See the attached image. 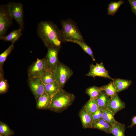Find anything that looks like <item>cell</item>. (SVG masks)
I'll return each instance as SVG.
<instances>
[{
  "label": "cell",
  "mask_w": 136,
  "mask_h": 136,
  "mask_svg": "<svg viewBox=\"0 0 136 136\" xmlns=\"http://www.w3.org/2000/svg\"><path fill=\"white\" fill-rule=\"evenodd\" d=\"M83 107L86 112L91 115L96 111L99 108V107L96 99H90Z\"/></svg>",
  "instance_id": "cell-22"
},
{
  "label": "cell",
  "mask_w": 136,
  "mask_h": 136,
  "mask_svg": "<svg viewBox=\"0 0 136 136\" xmlns=\"http://www.w3.org/2000/svg\"><path fill=\"white\" fill-rule=\"evenodd\" d=\"M125 124L117 122L112 127L110 133L113 136H125Z\"/></svg>",
  "instance_id": "cell-21"
},
{
  "label": "cell",
  "mask_w": 136,
  "mask_h": 136,
  "mask_svg": "<svg viewBox=\"0 0 136 136\" xmlns=\"http://www.w3.org/2000/svg\"><path fill=\"white\" fill-rule=\"evenodd\" d=\"M102 90L101 87L93 86L87 88L85 92L89 96L90 99H96Z\"/></svg>",
  "instance_id": "cell-24"
},
{
  "label": "cell",
  "mask_w": 136,
  "mask_h": 136,
  "mask_svg": "<svg viewBox=\"0 0 136 136\" xmlns=\"http://www.w3.org/2000/svg\"><path fill=\"white\" fill-rule=\"evenodd\" d=\"M90 70L89 72L85 75L91 76L94 78L98 76L111 79L113 81L109 75V72L104 67L103 62L99 64L97 63L96 65L92 63L90 65Z\"/></svg>",
  "instance_id": "cell-10"
},
{
  "label": "cell",
  "mask_w": 136,
  "mask_h": 136,
  "mask_svg": "<svg viewBox=\"0 0 136 136\" xmlns=\"http://www.w3.org/2000/svg\"><path fill=\"white\" fill-rule=\"evenodd\" d=\"M104 110L102 108L99 107L96 111L91 115L93 122L102 118Z\"/></svg>",
  "instance_id": "cell-30"
},
{
  "label": "cell",
  "mask_w": 136,
  "mask_h": 136,
  "mask_svg": "<svg viewBox=\"0 0 136 136\" xmlns=\"http://www.w3.org/2000/svg\"><path fill=\"white\" fill-rule=\"evenodd\" d=\"M73 73L71 69L60 62L54 72L56 81L62 88Z\"/></svg>",
  "instance_id": "cell-5"
},
{
  "label": "cell",
  "mask_w": 136,
  "mask_h": 136,
  "mask_svg": "<svg viewBox=\"0 0 136 136\" xmlns=\"http://www.w3.org/2000/svg\"><path fill=\"white\" fill-rule=\"evenodd\" d=\"M75 98L73 94L62 89L52 97L49 109L56 112H61L72 104Z\"/></svg>",
  "instance_id": "cell-2"
},
{
  "label": "cell",
  "mask_w": 136,
  "mask_h": 136,
  "mask_svg": "<svg viewBox=\"0 0 136 136\" xmlns=\"http://www.w3.org/2000/svg\"><path fill=\"white\" fill-rule=\"evenodd\" d=\"M41 81L44 84L53 82L56 81L54 73L49 70H48L44 75L41 77Z\"/></svg>",
  "instance_id": "cell-26"
},
{
  "label": "cell",
  "mask_w": 136,
  "mask_h": 136,
  "mask_svg": "<svg viewBox=\"0 0 136 136\" xmlns=\"http://www.w3.org/2000/svg\"><path fill=\"white\" fill-rule=\"evenodd\" d=\"M110 98L105 91H102L96 99L99 107L104 110L108 109Z\"/></svg>",
  "instance_id": "cell-18"
},
{
  "label": "cell",
  "mask_w": 136,
  "mask_h": 136,
  "mask_svg": "<svg viewBox=\"0 0 136 136\" xmlns=\"http://www.w3.org/2000/svg\"><path fill=\"white\" fill-rule=\"evenodd\" d=\"M103 90L110 98H112L118 93L113 81H111L108 84L101 87Z\"/></svg>",
  "instance_id": "cell-23"
},
{
  "label": "cell",
  "mask_w": 136,
  "mask_h": 136,
  "mask_svg": "<svg viewBox=\"0 0 136 136\" xmlns=\"http://www.w3.org/2000/svg\"><path fill=\"white\" fill-rule=\"evenodd\" d=\"M113 81L118 93L127 89L132 84L131 80L119 78L114 79Z\"/></svg>",
  "instance_id": "cell-15"
},
{
  "label": "cell",
  "mask_w": 136,
  "mask_h": 136,
  "mask_svg": "<svg viewBox=\"0 0 136 136\" xmlns=\"http://www.w3.org/2000/svg\"><path fill=\"white\" fill-rule=\"evenodd\" d=\"M14 133V131L4 123L0 122V134L3 136H11Z\"/></svg>",
  "instance_id": "cell-28"
},
{
  "label": "cell",
  "mask_w": 136,
  "mask_h": 136,
  "mask_svg": "<svg viewBox=\"0 0 136 136\" xmlns=\"http://www.w3.org/2000/svg\"><path fill=\"white\" fill-rule=\"evenodd\" d=\"M62 89L56 81L45 84V92L52 97Z\"/></svg>",
  "instance_id": "cell-16"
},
{
  "label": "cell",
  "mask_w": 136,
  "mask_h": 136,
  "mask_svg": "<svg viewBox=\"0 0 136 136\" xmlns=\"http://www.w3.org/2000/svg\"><path fill=\"white\" fill-rule=\"evenodd\" d=\"M132 123L131 125L128 126V128H132L134 126L136 125V115L134 116L131 119Z\"/></svg>",
  "instance_id": "cell-32"
},
{
  "label": "cell",
  "mask_w": 136,
  "mask_h": 136,
  "mask_svg": "<svg viewBox=\"0 0 136 136\" xmlns=\"http://www.w3.org/2000/svg\"><path fill=\"white\" fill-rule=\"evenodd\" d=\"M67 42H70L76 43L84 51L88 54L91 57L92 60L95 61L93 51L88 45L84 41L76 40H69Z\"/></svg>",
  "instance_id": "cell-19"
},
{
  "label": "cell",
  "mask_w": 136,
  "mask_h": 136,
  "mask_svg": "<svg viewBox=\"0 0 136 136\" xmlns=\"http://www.w3.org/2000/svg\"><path fill=\"white\" fill-rule=\"evenodd\" d=\"M13 18L10 15L6 5L0 7V38L6 35V32L12 24Z\"/></svg>",
  "instance_id": "cell-6"
},
{
  "label": "cell",
  "mask_w": 136,
  "mask_h": 136,
  "mask_svg": "<svg viewBox=\"0 0 136 136\" xmlns=\"http://www.w3.org/2000/svg\"><path fill=\"white\" fill-rule=\"evenodd\" d=\"M60 33L62 42L69 40L84 41L83 37L76 23L71 19L62 20Z\"/></svg>",
  "instance_id": "cell-3"
},
{
  "label": "cell",
  "mask_w": 136,
  "mask_h": 136,
  "mask_svg": "<svg viewBox=\"0 0 136 136\" xmlns=\"http://www.w3.org/2000/svg\"><path fill=\"white\" fill-rule=\"evenodd\" d=\"M0 136H3V135H2L0 134Z\"/></svg>",
  "instance_id": "cell-33"
},
{
  "label": "cell",
  "mask_w": 136,
  "mask_h": 136,
  "mask_svg": "<svg viewBox=\"0 0 136 136\" xmlns=\"http://www.w3.org/2000/svg\"><path fill=\"white\" fill-rule=\"evenodd\" d=\"M112 126L102 118L94 121L92 128L97 129L107 134H110Z\"/></svg>",
  "instance_id": "cell-14"
},
{
  "label": "cell",
  "mask_w": 136,
  "mask_h": 136,
  "mask_svg": "<svg viewBox=\"0 0 136 136\" xmlns=\"http://www.w3.org/2000/svg\"><path fill=\"white\" fill-rule=\"evenodd\" d=\"M125 107V103L121 100L117 94L111 98L108 109L115 115Z\"/></svg>",
  "instance_id": "cell-11"
},
{
  "label": "cell",
  "mask_w": 136,
  "mask_h": 136,
  "mask_svg": "<svg viewBox=\"0 0 136 136\" xmlns=\"http://www.w3.org/2000/svg\"><path fill=\"white\" fill-rule=\"evenodd\" d=\"M47 48L45 58L49 70L54 73L59 62L58 55L60 48L52 47H49Z\"/></svg>",
  "instance_id": "cell-8"
},
{
  "label": "cell",
  "mask_w": 136,
  "mask_h": 136,
  "mask_svg": "<svg viewBox=\"0 0 136 136\" xmlns=\"http://www.w3.org/2000/svg\"><path fill=\"white\" fill-rule=\"evenodd\" d=\"M48 70H49L45 58L37 59L29 68L28 74L29 77H41Z\"/></svg>",
  "instance_id": "cell-7"
},
{
  "label": "cell",
  "mask_w": 136,
  "mask_h": 136,
  "mask_svg": "<svg viewBox=\"0 0 136 136\" xmlns=\"http://www.w3.org/2000/svg\"><path fill=\"white\" fill-rule=\"evenodd\" d=\"M6 5L10 15L15 20L22 30L24 28L22 4L20 3L10 2Z\"/></svg>",
  "instance_id": "cell-4"
},
{
  "label": "cell",
  "mask_w": 136,
  "mask_h": 136,
  "mask_svg": "<svg viewBox=\"0 0 136 136\" xmlns=\"http://www.w3.org/2000/svg\"><path fill=\"white\" fill-rule=\"evenodd\" d=\"M0 75V93L2 94L6 92L8 90V85L7 81L4 79Z\"/></svg>",
  "instance_id": "cell-29"
},
{
  "label": "cell",
  "mask_w": 136,
  "mask_h": 136,
  "mask_svg": "<svg viewBox=\"0 0 136 136\" xmlns=\"http://www.w3.org/2000/svg\"><path fill=\"white\" fill-rule=\"evenodd\" d=\"M14 44H12L9 46L0 55V69L2 68L3 64L8 56L11 53L14 48Z\"/></svg>",
  "instance_id": "cell-27"
},
{
  "label": "cell",
  "mask_w": 136,
  "mask_h": 136,
  "mask_svg": "<svg viewBox=\"0 0 136 136\" xmlns=\"http://www.w3.org/2000/svg\"><path fill=\"white\" fill-rule=\"evenodd\" d=\"M29 83L30 88L37 101L45 92V84L40 77H29Z\"/></svg>",
  "instance_id": "cell-9"
},
{
  "label": "cell",
  "mask_w": 136,
  "mask_h": 136,
  "mask_svg": "<svg viewBox=\"0 0 136 136\" xmlns=\"http://www.w3.org/2000/svg\"><path fill=\"white\" fill-rule=\"evenodd\" d=\"M114 113L108 109L104 110L102 118L112 127L117 122L115 119Z\"/></svg>",
  "instance_id": "cell-20"
},
{
  "label": "cell",
  "mask_w": 136,
  "mask_h": 136,
  "mask_svg": "<svg viewBox=\"0 0 136 136\" xmlns=\"http://www.w3.org/2000/svg\"><path fill=\"white\" fill-rule=\"evenodd\" d=\"M124 3V2L122 0L111 2L109 4L107 8L108 15L114 16L120 6Z\"/></svg>",
  "instance_id": "cell-25"
},
{
  "label": "cell",
  "mask_w": 136,
  "mask_h": 136,
  "mask_svg": "<svg viewBox=\"0 0 136 136\" xmlns=\"http://www.w3.org/2000/svg\"><path fill=\"white\" fill-rule=\"evenodd\" d=\"M79 116L84 128H92L93 120L91 115L86 112L83 107L80 110Z\"/></svg>",
  "instance_id": "cell-13"
},
{
  "label": "cell",
  "mask_w": 136,
  "mask_h": 136,
  "mask_svg": "<svg viewBox=\"0 0 136 136\" xmlns=\"http://www.w3.org/2000/svg\"><path fill=\"white\" fill-rule=\"evenodd\" d=\"M37 33L47 48L52 47L60 48L62 42L60 30L56 25L50 21H43L38 24Z\"/></svg>",
  "instance_id": "cell-1"
},
{
  "label": "cell",
  "mask_w": 136,
  "mask_h": 136,
  "mask_svg": "<svg viewBox=\"0 0 136 136\" xmlns=\"http://www.w3.org/2000/svg\"><path fill=\"white\" fill-rule=\"evenodd\" d=\"M22 30L20 28L13 30L7 35L0 38V39L5 41H10L12 44L14 43L18 40L22 35Z\"/></svg>",
  "instance_id": "cell-17"
},
{
  "label": "cell",
  "mask_w": 136,
  "mask_h": 136,
  "mask_svg": "<svg viewBox=\"0 0 136 136\" xmlns=\"http://www.w3.org/2000/svg\"><path fill=\"white\" fill-rule=\"evenodd\" d=\"M52 100V97L44 92L37 101V108L39 109H49Z\"/></svg>",
  "instance_id": "cell-12"
},
{
  "label": "cell",
  "mask_w": 136,
  "mask_h": 136,
  "mask_svg": "<svg viewBox=\"0 0 136 136\" xmlns=\"http://www.w3.org/2000/svg\"><path fill=\"white\" fill-rule=\"evenodd\" d=\"M128 2L131 5L132 11L136 15V0H129Z\"/></svg>",
  "instance_id": "cell-31"
}]
</instances>
